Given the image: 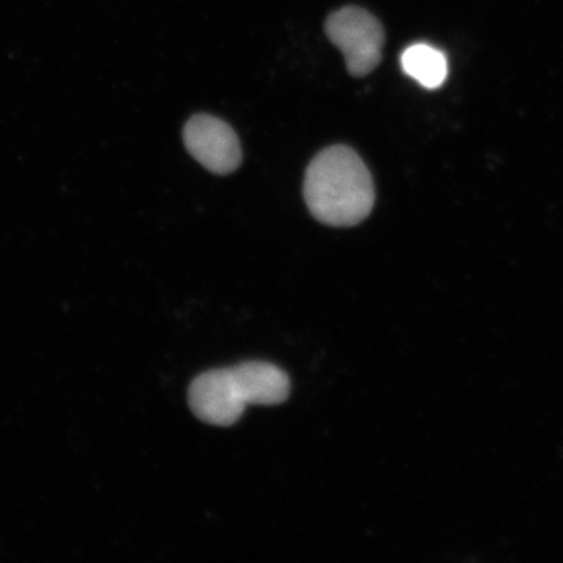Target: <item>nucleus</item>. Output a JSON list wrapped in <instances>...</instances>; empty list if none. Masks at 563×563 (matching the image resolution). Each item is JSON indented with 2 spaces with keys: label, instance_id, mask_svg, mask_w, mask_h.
<instances>
[{
  "label": "nucleus",
  "instance_id": "obj_1",
  "mask_svg": "<svg viewBox=\"0 0 563 563\" xmlns=\"http://www.w3.org/2000/svg\"><path fill=\"white\" fill-rule=\"evenodd\" d=\"M305 199L317 221L334 228L356 227L375 206V185L355 151L330 146L307 168Z\"/></svg>",
  "mask_w": 563,
  "mask_h": 563
},
{
  "label": "nucleus",
  "instance_id": "obj_2",
  "mask_svg": "<svg viewBox=\"0 0 563 563\" xmlns=\"http://www.w3.org/2000/svg\"><path fill=\"white\" fill-rule=\"evenodd\" d=\"M325 32L332 44L342 52L351 76H367L382 62L384 27L367 10L355 5L343 7L328 18Z\"/></svg>",
  "mask_w": 563,
  "mask_h": 563
},
{
  "label": "nucleus",
  "instance_id": "obj_3",
  "mask_svg": "<svg viewBox=\"0 0 563 563\" xmlns=\"http://www.w3.org/2000/svg\"><path fill=\"white\" fill-rule=\"evenodd\" d=\"M183 139L189 154L210 173L229 175L242 164L236 133L221 119L195 115L186 124Z\"/></svg>",
  "mask_w": 563,
  "mask_h": 563
},
{
  "label": "nucleus",
  "instance_id": "obj_4",
  "mask_svg": "<svg viewBox=\"0 0 563 563\" xmlns=\"http://www.w3.org/2000/svg\"><path fill=\"white\" fill-rule=\"evenodd\" d=\"M188 402L197 418L218 427L235 424L246 406L230 368L211 369L196 377L189 386Z\"/></svg>",
  "mask_w": 563,
  "mask_h": 563
},
{
  "label": "nucleus",
  "instance_id": "obj_5",
  "mask_svg": "<svg viewBox=\"0 0 563 563\" xmlns=\"http://www.w3.org/2000/svg\"><path fill=\"white\" fill-rule=\"evenodd\" d=\"M230 369L245 405H280L290 394V379L277 365L246 362Z\"/></svg>",
  "mask_w": 563,
  "mask_h": 563
},
{
  "label": "nucleus",
  "instance_id": "obj_6",
  "mask_svg": "<svg viewBox=\"0 0 563 563\" xmlns=\"http://www.w3.org/2000/svg\"><path fill=\"white\" fill-rule=\"evenodd\" d=\"M405 73L428 89H438L448 77V59L438 48L427 44H417L407 48L402 55Z\"/></svg>",
  "mask_w": 563,
  "mask_h": 563
}]
</instances>
